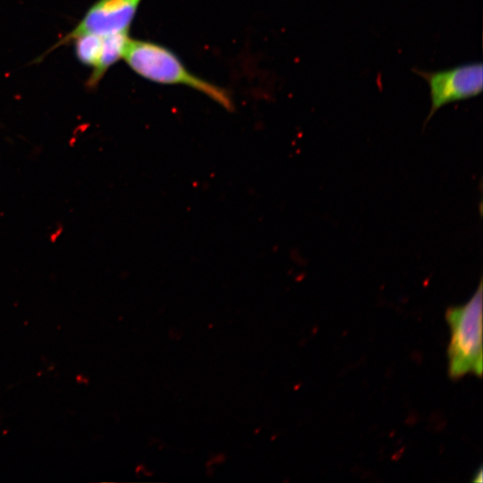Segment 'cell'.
Listing matches in <instances>:
<instances>
[{
    "label": "cell",
    "instance_id": "cell-1",
    "mask_svg": "<svg viewBox=\"0 0 483 483\" xmlns=\"http://www.w3.org/2000/svg\"><path fill=\"white\" fill-rule=\"evenodd\" d=\"M123 59L142 78L159 84L191 88L231 111L233 104L228 91L192 73L169 48L151 41L128 42Z\"/></svg>",
    "mask_w": 483,
    "mask_h": 483
},
{
    "label": "cell",
    "instance_id": "cell-2",
    "mask_svg": "<svg viewBox=\"0 0 483 483\" xmlns=\"http://www.w3.org/2000/svg\"><path fill=\"white\" fill-rule=\"evenodd\" d=\"M451 329L448 374L456 379L467 373L482 375V280L470 300L445 313Z\"/></svg>",
    "mask_w": 483,
    "mask_h": 483
},
{
    "label": "cell",
    "instance_id": "cell-3",
    "mask_svg": "<svg viewBox=\"0 0 483 483\" xmlns=\"http://www.w3.org/2000/svg\"><path fill=\"white\" fill-rule=\"evenodd\" d=\"M413 71L422 77L429 87L431 106L425 124L442 106L474 97L482 92L483 65L480 62L435 72Z\"/></svg>",
    "mask_w": 483,
    "mask_h": 483
},
{
    "label": "cell",
    "instance_id": "cell-4",
    "mask_svg": "<svg viewBox=\"0 0 483 483\" xmlns=\"http://www.w3.org/2000/svg\"><path fill=\"white\" fill-rule=\"evenodd\" d=\"M142 0H98L64 42L92 33L106 36L128 31Z\"/></svg>",
    "mask_w": 483,
    "mask_h": 483
},
{
    "label": "cell",
    "instance_id": "cell-5",
    "mask_svg": "<svg viewBox=\"0 0 483 483\" xmlns=\"http://www.w3.org/2000/svg\"><path fill=\"white\" fill-rule=\"evenodd\" d=\"M129 40L128 31L103 36L99 60L89 78L90 86H95L106 72L123 57Z\"/></svg>",
    "mask_w": 483,
    "mask_h": 483
},
{
    "label": "cell",
    "instance_id": "cell-6",
    "mask_svg": "<svg viewBox=\"0 0 483 483\" xmlns=\"http://www.w3.org/2000/svg\"><path fill=\"white\" fill-rule=\"evenodd\" d=\"M103 36L88 33L82 34L72 40H75V52L78 59L84 64L96 67L102 48Z\"/></svg>",
    "mask_w": 483,
    "mask_h": 483
}]
</instances>
